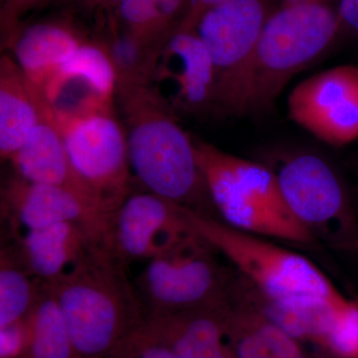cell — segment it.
Wrapping results in <instances>:
<instances>
[{
    "label": "cell",
    "mask_w": 358,
    "mask_h": 358,
    "mask_svg": "<svg viewBox=\"0 0 358 358\" xmlns=\"http://www.w3.org/2000/svg\"><path fill=\"white\" fill-rule=\"evenodd\" d=\"M131 176L145 192L212 215L193 136L150 84L117 83ZM214 216V215H212Z\"/></svg>",
    "instance_id": "1"
},
{
    "label": "cell",
    "mask_w": 358,
    "mask_h": 358,
    "mask_svg": "<svg viewBox=\"0 0 358 358\" xmlns=\"http://www.w3.org/2000/svg\"><path fill=\"white\" fill-rule=\"evenodd\" d=\"M124 267L106 245L95 243L67 274L46 285L64 317L75 357H109L145 320Z\"/></svg>",
    "instance_id": "2"
},
{
    "label": "cell",
    "mask_w": 358,
    "mask_h": 358,
    "mask_svg": "<svg viewBox=\"0 0 358 358\" xmlns=\"http://www.w3.org/2000/svg\"><path fill=\"white\" fill-rule=\"evenodd\" d=\"M193 141L211 203L222 222L257 236L315 243L312 233L289 210L273 169L194 136Z\"/></svg>",
    "instance_id": "3"
},
{
    "label": "cell",
    "mask_w": 358,
    "mask_h": 358,
    "mask_svg": "<svg viewBox=\"0 0 358 358\" xmlns=\"http://www.w3.org/2000/svg\"><path fill=\"white\" fill-rule=\"evenodd\" d=\"M186 222L240 271L242 279L275 301L327 300L341 293L317 266L265 238L235 229L209 214L182 206Z\"/></svg>",
    "instance_id": "4"
},
{
    "label": "cell",
    "mask_w": 358,
    "mask_h": 358,
    "mask_svg": "<svg viewBox=\"0 0 358 358\" xmlns=\"http://www.w3.org/2000/svg\"><path fill=\"white\" fill-rule=\"evenodd\" d=\"M341 29L338 11L329 3L275 8L257 49L251 112L271 107L289 80L326 52Z\"/></svg>",
    "instance_id": "5"
},
{
    "label": "cell",
    "mask_w": 358,
    "mask_h": 358,
    "mask_svg": "<svg viewBox=\"0 0 358 358\" xmlns=\"http://www.w3.org/2000/svg\"><path fill=\"white\" fill-rule=\"evenodd\" d=\"M275 10L274 0H227L200 18L195 31L213 63L217 114L251 112L257 49Z\"/></svg>",
    "instance_id": "6"
},
{
    "label": "cell",
    "mask_w": 358,
    "mask_h": 358,
    "mask_svg": "<svg viewBox=\"0 0 358 358\" xmlns=\"http://www.w3.org/2000/svg\"><path fill=\"white\" fill-rule=\"evenodd\" d=\"M214 252L216 250L192 230L148 261L134 287L145 315H167L226 303L232 282L215 260Z\"/></svg>",
    "instance_id": "7"
},
{
    "label": "cell",
    "mask_w": 358,
    "mask_h": 358,
    "mask_svg": "<svg viewBox=\"0 0 358 358\" xmlns=\"http://www.w3.org/2000/svg\"><path fill=\"white\" fill-rule=\"evenodd\" d=\"M56 115L73 171L99 209L112 219L133 192L134 179L126 131L114 106Z\"/></svg>",
    "instance_id": "8"
},
{
    "label": "cell",
    "mask_w": 358,
    "mask_h": 358,
    "mask_svg": "<svg viewBox=\"0 0 358 358\" xmlns=\"http://www.w3.org/2000/svg\"><path fill=\"white\" fill-rule=\"evenodd\" d=\"M288 110L292 121L327 145L358 140V66H336L303 80L289 93Z\"/></svg>",
    "instance_id": "9"
},
{
    "label": "cell",
    "mask_w": 358,
    "mask_h": 358,
    "mask_svg": "<svg viewBox=\"0 0 358 358\" xmlns=\"http://www.w3.org/2000/svg\"><path fill=\"white\" fill-rule=\"evenodd\" d=\"M273 171L289 210L315 239L345 234L350 222L348 197L326 160L313 154L292 155Z\"/></svg>",
    "instance_id": "10"
},
{
    "label": "cell",
    "mask_w": 358,
    "mask_h": 358,
    "mask_svg": "<svg viewBox=\"0 0 358 358\" xmlns=\"http://www.w3.org/2000/svg\"><path fill=\"white\" fill-rule=\"evenodd\" d=\"M150 87L176 115L215 113V72L195 30H174L160 45Z\"/></svg>",
    "instance_id": "11"
},
{
    "label": "cell",
    "mask_w": 358,
    "mask_h": 358,
    "mask_svg": "<svg viewBox=\"0 0 358 358\" xmlns=\"http://www.w3.org/2000/svg\"><path fill=\"white\" fill-rule=\"evenodd\" d=\"M192 231L182 205L143 190L131 192L113 214L105 245L127 265L152 260Z\"/></svg>",
    "instance_id": "12"
},
{
    "label": "cell",
    "mask_w": 358,
    "mask_h": 358,
    "mask_svg": "<svg viewBox=\"0 0 358 358\" xmlns=\"http://www.w3.org/2000/svg\"><path fill=\"white\" fill-rule=\"evenodd\" d=\"M1 215L11 235L53 224L81 223L105 243L110 220L76 193L34 182L14 173L2 183Z\"/></svg>",
    "instance_id": "13"
},
{
    "label": "cell",
    "mask_w": 358,
    "mask_h": 358,
    "mask_svg": "<svg viewBox=\"0 0 358 358\" xmlns=\"http://www.w3.org/2000/svg\"><path fill=\"white\" fill-rule=\"evenodd\" d=\"M117 73L98 39H87L45 85L57 115H75L114 106Z\"/></svg>",
    "instance_id": "14"
},
{
    "label": "cell",
    "mask_w": 358,
    "mask_h": 358,
    "mask_svg": "<svg viewBox=\"0 0 358 358\" xmlns=\"http://www.w3.org/2000/svg\"><path fill=\"white\" fill-rule=\"evenodd\" d=\"M227 303L167 315H145L143 326L178 358H236L226 327Z\"/></svg>",
    "instance_id": "15"
},
{
    "label": "cell",
    "mask_w": 358,
    "mask_h": 358,
    "mask_svg": "<svg viewBox=\"0 0 358 358\" xmlns=\"http://www.w3.org/2000/svg\"><path fill=\"white\" fill-rule=\"evenodd\" d=\"M9 162L21 178L66 188L103 213L73 171L57 115L48 100L39 122Z\"/></svg>",
    "instance_id": "16"
},
{
    "label": "cell",
    "mask_w": 358,
    "mask_h": 358,
    "mask_svg": "<svg viewBox=\"0 0 358 358\" xmlns=\"http://www.w3.org/2000/svg\"><path fill=\"white\" fill-rule=\"evenodd\" d=\"M21 262L42 284L67 274L92 245L102 243L87 226L63 222L11 235Z\"/></svg>",
    "instance_id": "17"
},
{
    "label": "cell",
    "mask_w": 358,
    "mask_h": 358,
    "mask_svg": "<svg viewBox=\"0 0 358 358\" xmlns=\"http://www.w3.org/2000/svg\"><path fill=\"white\" fill-rule=\"evenodd\" d=\"M87 39L70 20H42L23 23L2 49L10 51L26 76L43 90Z\"/></svg>",
    "instance_id": "18"
},
{
    "label": "cell",
    "mask_w": 358,
    "mask_h": 358,
    "mask_svg": "<svg viewBox=\"0 0 358 358\" xmlns=\"http://www.w3.org/2000/svg\"><path fill=\"white\" fill-rule=\"evenodd\" d=\"M47 98L13 56L0 59V155L9 162L39 122Z\"/></svg>",
    "instance_id": "19"
},
{
    "label": "cell",
    "mask_w": 358,
    "mask_h": 358,
    "mask_svg": "<svg viewBox=\"0 0 358 358\" xmlns=\"http://www.w3.org/2000/svg\"><path fill=\"white\" fill-rule=\"evenodd\" d=\"M232 294L266 319L298 341H310L322 345L336 310L345 296L343 294L327 300L275 301L266 298L251 285L242 280L233 282Z\"/></svg>",
    "instance_id": "20"
},
{
    "label": "cell",
    "mask_w": 358,
    "mask_h": 358,
    "mask_svg": "<svg viewBox=\"0 0 358 358\" xmlns=\"http://www.w3.org/2000/svg\"><path fill=\"white\" fill-rule=\"evenodd\" d=\"M225 317L228 339L236 358H308L300 341L232 294Z\"/></svg>",
    "instance_id": "21"
},
{
    "label": "cell",
    "mask_w": 358,
    "mask_h": 358,
    "mask_svg": "<svg viewBox=\"0 0 358 358\" xmlns=\"http://www.w3.org/2000/svg\"><path fill=\"white\" fill-rule=\"evenodd\" d=\"M96 39L112 61L117 83L150 84L162 41L148 42L131 34L117 16L98 28Z\"/></svg>",
    "instance_id": "22"
},
{
    "label": "cell",
    "mask_w": 358,
    "mask_h": 358,
    "mask_svg": "<svg viewBox=\"0 0 358 358\" xmlns=\"http://www.w3.org/2000/svg\"><path fill=\"white\" fill-rule=\"evenodd\" d=\"M27 322L29 338L22 358H76L58 301L46 285L42 286Z\"/></svg>",
    "instance_id": "23"
},
{
    "label": "cell",
    "mask_w": 358,
    "mask_h": 358,
    "mask_svg": "<svg viewBox=\"0 0 358 358\" xmlns=\"http://www.w3.org/2000/svg\"><path fill=\"white\" fill-rule=\"evenodd\" d=\"M42 284L21 262L13 244L0 251V327L25 319L36 303Z\"/></svg>",
    "instance_id": "24"
},
{
    "label": "cell",
    "mask_w": 358,
    "mask_h": 358,
    "mask_svg": "<svg viewBox=\"0 0 358 358\" xmlns=\"http://www.w3.org/2000/svg\"><path fill=\"white\" fill-rule=\"evenodd\" d=\"M187 0H122L117 20L124 29L148 42H160L178 29Z\"/></svg>",
    "instance_id": "25"
},
{
    "label": "cell",
    "mask_w": 358,
    "mask_h": 358,
    "mask_svg": "<svg viewBox=\"0 0 358 358\" xmlns=\"http://www.w3.org/2000/svg\"><path fill=\"white\" fill-rule=\"evenodd\" d=\"M322 345L336 358H358L357 301H341Z\"/></svg>",
    "instance_id": "26"
},
{
    "label": "cell",
    "mask_w": 358,
    "mask_h": 358,
    "mask_svg": "<svg viewBox=\"0 0 358 358\" xmlns=\"http://www.w3.org/2000/svg\"><path fill=\"white\" fill-rule=\"evenodd\" d=\"M51 1L52 0H1L0 33L2 48L23 24L28 14L50 3Z\"/></svg>",
    "instance_id": "27"
},
{
    "label": "cell",
    "mask_w": 358,
    "mask_h": 358,
    "mask_svg": "<svg viewBox=\"0 0 358 358\" xmlns=\"http://www.w3.org/2000/svg\"><path fill=\"white\" fill-rule=\"evenodd\" d=\"M29 338L27 317L0 327V358H22Z\"/></svg>",
    "instance_id": "28"
},
{
    "label": "cell",
    "mask_w": 358,
    "mask_h": 358,
    "mask_svg": "<svg viewBox=\"0 0 358 358\" xmlns=\"http://www.w3.org/2000/svg\"><path fill=\"white\" fill-rule=\"evenodd\" d=\"M70 9L86 14L95 21L96 27H100L106 21L117 16V11L122 0H58Z\"/></svg>",
    "instance_id": "29"
},
{
    "label": "cell",
    "mask_w": 358,
    "mask_h": 358,
    "mask_svg": "<svg viewBox=\"0 0 358 358\" xmlns=\"http://www.w3.org/2000/svg\"><path fill=\"white\" fill-rule=\"evenodd\" d=\"M225 1L227 0H187L185 15L179 23L178 29L185 31L195 30L200 18L205 13Z\"/></svg>",
    "instance_id": "30"
},
{
    "label": "cell",
    "mask_w": 358,
    "mask_h": 358,
    "mask_svg": "<svg viewBox=\"0 0 358 358\" xmlns=\"http://www.w3.org/2000/svg\"><path fill=\"white\" fill-rule=\"evenodd\" d=\"M336 11L341 29L345 28L358 36V0H339Z\"/></svg>",
    "instance_id": "31"
},
{
    "label": "cell",
    "mask_w": 358,
    "mask_h": 358,
    "mask_svg": "<svg viewBox=\"0 0 358 358\" xmlns=\"http://www.w3.org/2000/svg\"><path fill=\"white\" fill-rule=\"evenodd\" d=\"M329 0H282L281 6H296V4L327 3Z\"/></svg>",
    "instance_id": "32"
},
{
    "label": "cell",
    "mask_w": 358,
    "mask_h": 358,
    "mask_svg": "<svg viewBox=\"0 0 358 358\" xmlns=\"http://www.w3.org/2000/svg\"><path fill=\"white\" fill-rule=\"evenodd\" d=\"M106 358H131L127 355L126 352H122V350H120V348H117L114 352L110 353L109 357Z\"/></svg>",
    "instance_id": "33"
}]
</instances>
